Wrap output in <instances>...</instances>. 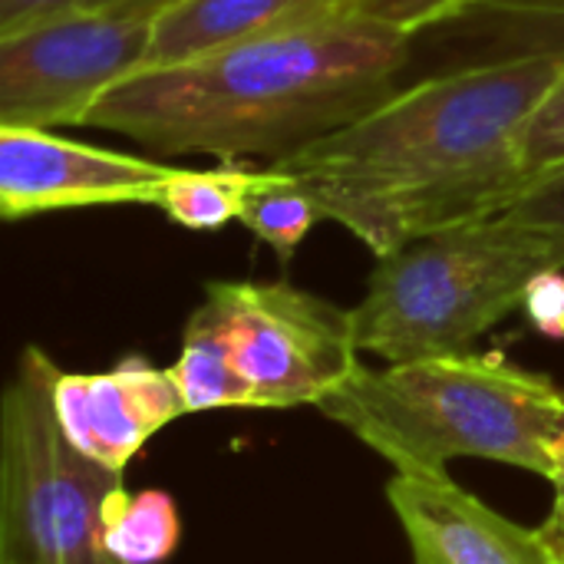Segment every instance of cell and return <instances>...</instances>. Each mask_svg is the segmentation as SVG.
<instances>
[{
    "instance_id": "obj_1",
    "label": "cell",
    "mask_w": 564,
    "mask_h": 564,
    "mask_svg": "<svg viewBox=\"0 0 564 564\" xmlns=\"http://www.w3.org/2000/svg\"><path fill=\"white\" fill-rule=\"evenodd\" d=\"M562 76L564 50L463 66L393 89L274 169L383 258L426 231L502 215L525 192L522 129Z\"/></svg>"
},
{
    "instance_id": "obj_2",
    "label": "cell",
    "mask_w": 564,
    "mask_h": 564,
    "mask_svg": "<svg viewBox=\"0 0 564 564\" xmlns=\"http://www.w3.org/2000/svg\"><path fill=\"white\" fill-rule=\"evenodd\" d=\"M410 40L340 7L188 63L145 66L112 86L83 126L122 132L155 155L274 165L383 102L410 63Z\"/></svg>"
},
{
    "instance_id": "obj_3",
    "label": "cell",
    "mask_w": 564,
    "mask_h": 564,
    "mask_svg": "<svg viewBox=\"0 0 564 564\" xmlns=\"http://www.w3.org/2000/svg\"><path fill=\"white\" fill-rule=\"evenodd\" d=\"M317 410L397 473L440 476L469 456L545 476L564 393L545 373L469 350L383 370L360 364Z\"/></svg>"
},
{
    "instance_id": "obj_4",
    "label": "cell",
    "mask_w": 564,
    "mask_h": 564,
    "mask_svg": "<svg viewBox=\"0 0 564 564\" xmlns=\"http://www.w3.org/2000/svg\"><path fill=\"white\" fill-rule=\"evenodd\" d=\"M545 271H564V248L506 212L410 238L350 307L357 347L387 364L469 354Z\"/></svg>"
},
{
    "instance_id": "obj_5",
    "label": "cell",
    "mask_w": 564,
    "mask_h": 564,
    "mask_svg": "<svg viewBox=\"0 0 564 564\" xmlns=\"http://www.w3.org/2000/svg\"><path fill=\"white\" fill-rule=\"evenodd\" d=\"M198 307L225 334L254 410L317 406L360 367L350 311L288 281H212Z\"/></svg>"
},
{
    "instance_id": "obj_6",
    "label": "cell",
    "mask_w": 564,
    "mask_h": 564,
    "mask_svg": "<svg viewBox=\"0 0 564 564\" xmlns=\"http://www.w3.org/2000/svg\"><path fill=\"white\" fill-rule=\"evenodd\" d=\"M152 20L69 10L0 36V126H83L93 106L149 59Z\"/></svg>"
},
{
    "instance_id": "obj_7",
    "label": "cell",
    "mask_w": 564,
    "mask_h": 564,
    "mask_svg": "<svg viewBox=\"0 0 564 564\" xmlns=\"http://www.w3.org/2000/svg\"><path fill=\"white\" fill-rule=\"evenodd\" d=\"M59 367L23 347L0 410V564H53V506L59 492L56 420Z\"/></svg>"
},
{
    "instance_id": "obj_8",
    "label": "cell",
    "mask_w": 564,
    "mask_h": 564,
    "mask_svg": "<svg viewBox=\"0 0 564 564\" xmlns=\"http://www.w3.org/2000/svg\"><path fill=\"white\" fill-rule=\"evenodd\" d=\"M175 169L50 129L0 126V212L7 221L96 205H155Z\"/></svg>"
},
{
    "instance_id": "obj_9",
    "label": "cell",
    "mask_w": 564,
    "mask_h": 564,
    "mask_svg": "<svg viewBox=\"0 0 564 564\" xmlns=\"http://www.w3.org/2000/svg\"><path fill=\"white\" fill-rule=\"evenodd\" d=\"M53 400L63 436L116 473H122L162 426L188 413L172 370L139 354L122 357L106 373L59 370Z\"/></svg>"
},
{
    "instance_id": "obj_10",
    "label": "cell",
    "mask_w": 564,
    "mask_h": 564,
    "mask_svg": "<svg viewBox=\"0 0 564 564\" xmlns=\"http://www.w3.org/2000/svg\"><path fill=\"white\" fill-rule=\"evenodd\" d=\"M387 499L406 532L413 564H555L539 529H525L449 473H397Z\"/></svg>"
},
{
    "instance_id": "obj_11",
    "label": "cell",
    "mask_w": 564,
    "mask_h": 564,
    "mask_svg": "<svg viewBox=\"0 0 564 564\" xmlns=\"http://www.w3.org/2000/svg\"><path fill=\"white\" fill-rule=\"evenodd\" d=\"M340 7L344 0H182L152 20L145 66L188 63L330 17Z\"/></svg>"
},
{
    "instance_id": "obj_12",
    "label": "cell",
    "mask_w": 564,
    "mask_h": 564,
    "mask_svg": "<svg viewBox=\"0 0 564 564\" xmlns=\"http://www.w3.org/2000/svg\"><path fill=\"white\" fill-rule=\"evenodd\" d=\"M169 370L178 383V393H182L188 413L254 410V393H251L248 380L241 377L225 334L202 307L192 311V317L182 330L178 360Z\"/></svg>"
},
{
    "instance_id": "obj_13",
    "label": "cell",
    "mask_w": 564,
    "mask_h": 564,
    "mask_svg": "<svg viewBox=\"0 0 564 564\" xmlns=\"http://www.w3.org/2000/svg\"><path fill=\"white\" fill-rule=\"evenodd\" d=\"M238 221L261 245H268L281 264H291L297 248L311 235V228L321 221V208L304 192V185L297 178L268 165V169L254 172V178L245 192Z\"/></svg>"
},
{
    "instance_id": "obj_14",
    "label": "cell",
    "mask_w": 564,
    "mask_h": 564,
    "mask_svg": "<svg viewBox=\"0 0 564 564\" xmlns=\"http://www.w3.org/2000/svg\"><path fill=\"white\" fill-rule=\"evenodd\" d=\"M251 178L254 172L235 162H221L218 169L178 165L175 175L165 182L155 208L188 231H218L231 218H238Z\"/></svg>"
},
{
    "instance_id": "obj_15",
    "label": "cell",
    "mask_w": 564,
    "mask_h": 564,
    "mask_svg": "<svg viewBox=\"0 0 564 564\" xmlns=\"http://www.w3.org/2000/svg\"><path fill=\"white\" fill-rule=\"evenodd\" d=\"M178 512L175 502L145 489L139 496H116L106 519V552L119 564H162L178 549Z\"/></svg>"
},
{
    "instance_id": "obj_16",
    "label": "cell",
    "mask_w": 564,
    "mask_h": 564,
    "mask_svg": "<svg viewBox=\"0 0 564 564\" xmlns=\"http://www.w3.org/2000/svg\"><path fill=\"white\" fill-rule=\"evenodd\" d=\"M469 17L486 20L512 53L564 50V0H479Z\"/></svg>"
},
{
    "instance_id": "obj_17",
    "label": "cell",
    "mask_w": 564,
    "mask_h": 564,
    "mask_svg": "<svg viewBox=\"0 0 564 564\" xmlns=\"http://www.w3.org/2000/svg\"><path fill=\"white\" fill-rule=\"evenodd\" d=\"M522 165L529 182L564 169V76L549 86L522 129Z\"/></svg>"
},
{
    "instance_id": "obj_18",
    "label": "cell",
    "mask_w": 564,
    "mask_h": 564,
    "mask_svg": "<svg viewBox=\"0 0 564 564\" xmlns=\"http://www.w3.org/2000/svg\"><path fill=\"white\" fill-rule=\"evenodd\" d=\"M479 0H344V10L390 23L403 33H420L459 17H469Z\"/></svg>"
},
{
    "instance_id": "obj_19",
    "label": "cell",
    "mask_w": 564,
    "mask_h": 564,
    "mask_svg": "<svg viewBox=\"0 0 564 564\" xmlns=\"http://www.w3.org/2000/svg\"><path fill=\"white\" fill-rule=\"evenodd\" d=\"M506 215L532 231L549 235L564 248V169L525 185V192L506 208Z\"/></svg>"
},
{
    "instance_id": "obj_20",
    "label": "cell",
    "mask_w": 564,
    "mask_h": 564,
    "mask_svg": "<svg viewBox=\"0 0 564 564\" xmlns=\"http://www.w3.org/2000/svg\"><path fill=\"white\" fill-rule=\"evenodd\" d=\"M522 311L545 337L564 340V271H545L532 281Z\"/></svg>"
},
{
    "instance_id": "obj_21",
    "label": "cell",
    "mask_w": 564,
    "mask_h": 564,
    "mask_svg": "<svg viewBox=\"0 0 564 564\" xmlns=\"http://www.w3.org/2000/svg\"><path fill=\"white\" fill-rule=\"evenodd\" d=\"M79 0H0V36L30 30L53 17L76 10Z\"/></svg>"
},
{
    "instance_id": "obj_22",
    "label": "cell",
    "mask_w": 564,
    "mask_h": 564,
    "mask_svg": "<svg viewBox=\"0 0 564 564\" xmlns=\"http://www.w3.org/2000/svg\"><path fill=\"white\" fill-rule=\"evenodd\" d=\"M175 3H182V0H79L76 10H102V13H126V17L155 20L159 13H165Z\"/></svg>"
},
{
    "instance_id": "obj_23",
    "label": "cell",
    "mask_w": 564,
    "mask_h": 564,
    "mask_svg": "<svg viewBox=\"0 0 564 564\" xmlns=\"http://www.w3.org/2000/svg\"><path fill=\"white\" fill-rule=\"evenodd\" d=\"M539 535H542L552 562L564 564V496H555V506H552L549 519L539 525Z\"/></svg>"
},
{
    "instance_id": "obj_24",
    "label": "cell",
    "mask_w": 564,
    "mask_h": 564,
    "mask_svg": "<svg viewBox=\"0 0 564 564\" xmlns=\"http://www.w3.org/2000/svg\"><path fill=\"white\" fill-rule=\"evenodd\" d=\"M545 459H549L545 479L555 486V496H564V420H562V426L555 430V436L549 440Z\"/></svg>"
},
{
    "instance_id": "obj_25",
    "label": "cell",
    "mask_w": 564,
    "mask_h": 564,
    "mask_svg": "<svg viewBox=\"0 0 564 564\" xmlns=\"http://www.w3.org/2000/svg\"><path fill=\"white\" fill-rule=\"evenodd\" d=\"M116 564H119V562H116Z\"/></svg>"
}]
</instances>
